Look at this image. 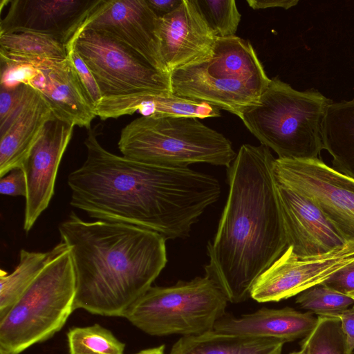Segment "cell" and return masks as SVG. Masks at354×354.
<instances>
[{"mask_svg":"<svg viewBox=\"0 0 354 354\" xmlns=\"http://www.w3.org/2000/svg\"><path fill=\"white\" fill-rule=\"evenodd\" d=\"M75 275V310L124 317L167 262L166 239L137 226L85 221L74 212L59 225Z\"/></svg>","mask_w":354,"mask_h":354,"instance_id":"obj_3","label":"cell"},{"mask_svg":"<svg viewBox=\"0 0 354 354\" xmlns=\"http://www.w3.org/2000/svg\"><path fill=\"white\" fill-rule=\"evenodd\" d=\"M88 129L86 160L68 176L71 205L100 221L185 238L221 194L214 176L189 167L146 164L113 154Z\"/></svg>","mask_w":354,"mask_h":354,"instance_id":"obj_1","label":"cell"},{"mask_svg":"<svg viewBox=\"0 0 354 354\" xmlns=\"http://www.w3.org/2000/svg\"><path fill=\"white\" fill-rule=\"evenodd\" d=\"M345 337L346 354H353L354 351V306L337 316Z\"/></svg>","mask_w":354,"mask_h":354,"instance_id":"obj_33","label":"cell"},{"mask_svg":"<svg viewBox=\"0 0 354 354\" xmlns=\"http://www.w3.org/2000/svg\"><path fill=\"white\" fill-rule=\"evenodd\" d=\"M217 37L236 36L241 15L234 0H197Z\"/></svg>","mask_w":354,"mask_h":354,"instance_id":"obj_28","label":"cell"},{"mask_svg":"<svg viewBox=\"0 0 354 354\" xmlns=\"http://www.w3.org/2000/svg\"><path fill=\"white\" fill-rule=\"evenodd\" d=\"M66 44L56 38L30 32L0 35L1 63H19L32 59L62 61L68 57Z\"/></svg>","mask_w":354,"mask_h":354,"instance_id":"obj_24","label":"cell"},{"mask_svg":"<svg viewBox=\"0 0 354 354\" xmlns=\"http://www.w3.org/2000/svg\"><path fill=\"white\" fill-rule=\"evenodd\" d=\"M0 35L30 32L49 35L68 46L101 0H6Z\"/></svg>","mask_w":354,"mask_h":354,"instance_id":"obj_13","label":"cell"},{"mask_svg":"<svg viewBox=\"0 0 354 354\" xmlns=\"http://www.w3.org/2000/svg\"><path fill=\"white\" fill-rule=\"evenodd\" d=\"M68 50V57L73 65L79 81L89 102L95 109V106L102 98L97 82L86 63L75 48L71 46Z\"/></svg>","mask_w":354,"mask_h":354,"instance_id":"obj_30","label":"cell"},{"mask_svg":"<svg viewBox=\"0 0 354 354\" xmlns=\"http://www.w3.org/2000/svg\"><path fill=\"white\" fill-rule=\"evenodd\" d=\"M322 283L346 295L353 293L354 263L337 271Z\"/></svg>","mask_w":354,"mask_h":354,"instance_id":"obj_32","label":"cell"},{"mask_svg":"<svg viewBox=\"0 0 354 354\" xmlns=\"http://www.w3.org/2000/svg\"><path fill=\"white\" fill-rule=\"evenodd\" d=\"M159 23L147 0H101L80 30L103 32L168 74L160 56Z\"/></svg>","mask_w":354,"mask_h":354,"instance_id":"obj_12","label":"cell"},{"mask_svg":"<svg viewBox=\"0 0 354 354\" xmlns=\"http://www.w3.org/2000/svg\"><path fill=\"white\" fill-rule=\"evenodd\" d=\"M134 354H165V345L145 349Z\"/></svg>","mask_w":354,"mask_h":354,"instance_id":"obj_36","label":"cell"},{"mask_svg":"<svg viewBox=\"0 0 354 354\" xmlns=\"http://www.w3.org/2000/svg\"><path fill=\"white\" fill-rule=\"evenodd\" d=\"M289 354H308L307 353V348L306 346L301 344V349L298 351H294L292 353H290Z\"/></svg>","mask_w":354,"mask_h":354,"instance_id":"obj_37","label":"cell"},{"mask_svg":"<svg viewBox=\"0 0 354 354\" xmlns=\"http://www.w3.org/2000/svg\"><path fill=\"white\" fill-rule=\"evenodd\" d=\"M270 149L243 145L227 168L229 193L217 232L207 245L205 275L228 302L250 297L256 279L288 247Z\"/></svg>","mask_w":354,"mask_h":354,"instance_id":"obj_2","label":"cell"},{"mask_svg":"<svg viewBox=\"0 0 354 354\" xmlns=\"http://www.w3.org/2000/svg\"><path fill=\"white\" fill-rule=\"evenodd\" d=\"M29 86L22 84L6 89L1 87L0 133L4 131L16 115L27 95Z\"/></svg>","mask_w":354,"mask_h":354,"instance_id":"obj_29","label":"cell"},{"mask_svg":"<svg viewBox=\"0 0 354 354\" xmlns=\"http://www.w3.org/2000/svg\"><path fill=\"white\" fill-rule=\"evenodd\" d=\"M183 0H147L154 13L162 17L176 9Z\"/></svg>","mask_w":354,"mask_h":354,"instance_id":"obj_35","label":"cell"},{"mask_svg":"<svg viewBox=\"0 0 354 354\" xmlns=\"http://www.w3.org/2000/svg\"><path fill=\"white\" fill-rule=\"evenodd\" d=\"M74 126L55 118L46 124L21 169L27 182L24 229L28 232L48 207L55 192L59 166Z\"/></svg>","mask_w":354,"mask_h":354,"instance_id":"obj_14","label":"cell"},{"mask_svg":"<svg viewBox=\"0 0 354 354\" xmlns=\"http://www.w3.org/2000/svg\"><path fill=\"white\" fill-rule=\"evenodd\" d=\"M249 6L254 10L270 8L288 9L298 3L297 0H247Z\"/></svg>","mask_w":354,"mask_h":354,"instance_id":"obj_34","label":"cell"},{"mask_svg":"<svg viewBox=\"0 0 354 354\" xmlns=\"http://www.w3.org/2000/svg\"><path fill=\"white\" fill-rule=\"evenodd\" d=\"M19 63L34 66L24 85L43 96L55 118L74 127L91 128L97 115L69 57L62 61L32 59Z\"/></svg>","mask_w":354,"mask_h":354,"instance_id":"obj_17","label":"cell"},{"mask_svg":"<svg viewBox=\"0 0 354 354\" xmlns=\"http://www.w3.org/2000/svg\"><path fill=\"white\" fill-rule=\"evenodd\" d=\"M348 295L351 296L354 299V292L351 293V294H350Z\"/></svg>","mask_w":354,"mask_h":354,"instance_id":"obj_39","label":"cell"},{"mask_svg":"<svg viewBox=\"0 0 354 354\" xmlns=\"http://www.w3.org/2000/svg\"><path fill=\"white\" fill-rule=\"evenodd\" d=\"M324 149L333 168L354 178V98L331 103L323 123Z\"/></svg>","mask_w":354,"mask_h":354,"instance_id":"obj_22","label":"cell"},{"mask_svg":"<svg viewBox=\"0 0 354 354\" xmlns=\"http://www.w3.org/2000/svg\"><path fill=\"white\" fill-rule=\"evenodd\" d=\"M138 112L146 117H189L203 119L221 116L220 109L206 102L177 96L172 93H143L102 97L95 106L101 120L118 118Z\"/></svg>","mask_w":354,"mask_h":354,"instance_id":"obj_20","label":"cell"},{"mask_svg":"<svg viewBox=\"0 0 354 354\" xmlns=\"http://www.w3.org/2000/svg\"><path fill=\"white\" fill-rule=\"evenodd\" d=\"M277 182L309 198L326 215L347 243H354V178L320 158H276Z\"/></svg>","mask_w":354,"mask_h":354,"instance_id":"obj_10","label":"cell"},{"mask_svg":"<svg viewBox=\"0 0 354 354\" xmlns=\"http://www.w3.org/2000/svg\"><path fill=\"white\" fill-rule=\"evenodd\" d=\"M354 263V243L329 253L301 257L288 246L282 255L254 281L250 297L259 303L280 301L321 284L334 273Z\"/></svg>","mask_w":354,"mask_h":354,"instance_id":"obj_11","label":"cell"},{"mask_svg":"<svg viewBox=\"0 0 354 354\" xmlns=\"http://www.w3.org/2000/svg\"><path fill=\"white\" fill-rule=\"evenodd\" d=\"M70 354H124L125 344L100 324L74 327L67 333Z\"/></svg>","mask_w":354,"mask_h":354,"instance_id":"obj_25","label":"cell"},{"mask_svg":"<svg viewBox=\"0 0 354 354\" xmlns=\"http://www.w3.org/2000/svg\"><path fill=\"white\" fill-rule=\"evenodd\" d=\"M118 148L138 162L170 167H230L236 153L222 133L189 117L138 118L121 131Z\"/></svg>","mask_w":354,"mask_h":354,"instance_id":"obj_6","label":"cell"},{"mask_svg":"<svg viewBox=\"0 0 354 354\" xmlns=\"http://www.w3.org/2000/svg\"><path fill=\"white\" fill-rule=\"evenodd\" d=\"M302 309L317 316L337 317L354 304V299L324 283L313 286L299 294L295 300Z\"/></svg>","mask_w":354,"mask_h":354,"instance_id":"obj_26","label":"cell"},{"mask_svg":"<svg viewBox=\"0 0 354 354\" xmlns=\"http://www.w3.org/2000/svg\"><path fill=\"white\" fill-rule=\"evenodd\" d=\"M75 292L68 248L47 264L0 318V351L19 354L52 337L75 310Z\"/></svg>","mask_w":354,"mask_h":354,"instance_id":"obj_7","label":"cell"},{"mask_svg":"<svg viewBox=\"0 0 354 354\" xmlns=\"http://www.w3.org/2000/svg\"><path fill=\"white\" fill-rule=\"evenodd\" d=\"M72 46L84 61L102 97L143 93H172L170 75L164 73L138 53L110 35L82 29Z\"/></svg>","mask_w":354,"mask_h":354,"instance_id":"obj_9","label":"cell"},{"mask_svg":"<svg viewBox=\"0 0 354 354\" xmlns=\"http://www.w3.org/2000/svg\"><path fill=\"white\" fill-rule=\"evenodd\" d=\"M160 56L166 72H172L209 57L217 37L197 0H183L160 17Z\"/></svg>","mask_w":354,"mask_h":354,"instance_id":"obj_15","label":"cell"},{"mask_svg":"<svg viewBox=\"0 0 354 354\" xmlns=\"http://www.w3.org/2000/svg\"><path fill=\"white\" fill-rule=\"evenodd\" d=\"M227 302L215 281L205 275L171 286H151L123 317L150 335H195L214 329Z\"/></svg>","mask_w":354,"mask_h":354,"instance_id":"obj_8","label":"cell"},{"mask_svg":"<svg viewBox=\"0 0 354 354\" xmlns=\"http://www.w3.org/2000/svg\"><path fill=\"white\" fill-rule=\"evenodd\" d=\"M0 354H7V353H3L2 351H0Z\"/></svg>","mask_w":354,"mask_h":354,"instance_id":"obj_40","label":"cell"},{"mask_svg":"<svg viewBox=\"0 0 354 354\" xmlns=\"http://www.w3.org/2000/svg\"><path fill=\"white\" fill-rule=\"evenodd\" d=\"M317 322L301 344L308 354H346L345 337L337 317L317 316Z\"/></svg>","mask_w":354,"mask_h":354,"instance_id":"obj_27","label":"cell"},{"mask_svg":"<svg viewBox=\"0 0 354 354\" xmlns=\"http://www.w3.org/2000/svg\"><path fill=\"white\" fill-rule=\"evenodd\" d=\"M331 103L317 91H299L275 77L241 120L277 158L315 159L324 149L323 123Z\"/></svg>","mask_w":354,"mask_h":354,"instance_id":"obj_5","label":"cell"},{"mask_svg":"<svg viewBox=\"0 0 354 354\" xmlns=\"http://www.w3.org/2000/svg\"><path fill=\"white\" fill-rule=\"evenodd\" d=\"M288 245L301 257L329 253L347 244L323 212L309 198L275 180Z\"/></svg>","mask_w":354,"mask_h":354,"instance_id":"obj_16","label":"cell"},{"mask_svg":"<svg viewBox=\"0 0 354 354\" xmlns=\"http://www.w3.org/2000/svg\"><path fill=\"white\" fill-rule=\"evenodd\" d=\"M284 344L274 339L239 336L213 329L182 336L169 354H271Z\"/></svg>","mask_w":354,"mask_h":354,"instance_id":"obj_21","label":"cell"},{"mask_svg":"<svg viewBox=\"0 0 354 354\" xmlns=\"http://www.w3.org/2000/svg\"><path fill=\"white\" fill-rule=\"evenodd\" d=\"M283 346H281L279 347L277 349H276L274 352H272L271 354H281Z\"/></svg>","mask_w":354,"mask_h":354,"instance_id":"obj_38","label":"cell"},{"mask_svg":"<svg viewBox=\"0 0 354 354\" xmlns=\"http://www.w3.org/2000/svg\"><path fill=\"white\" fill-rule=\"evenodd\" d=\"M54 118L52 109L43 96L29 86L20 109L6 129L1 133V178L14 169L22 167L46 124Z\"/></svg>","mask_w":354,"mask_h":354,"instance_id":"obj_19","label":"cell"},{"mask_svg":"<svg viewBox=\"0 0 354 354\" xmlns=\"http://www.w3.org/2000/svg\"><path fill=\"white\" fill-rule=\"evenodd\" d=\"M0 193L12 196H24L27 195V182L26 174L21 168L14 169L1 178Z\"/></svg>","mask_w":354,"mask_h":354,"instance_id":"obj_31","label":"cell"},{"mask_svg":"<svg viewBox=\"0 0 354 354\" xmlns=\"http://www.w3.org/2000/svg\"><path fill=\"white\" fill-rule=\"evenodd\" d=\"M68 248L61 241L48 252H30L22 249L19 261L10 274L0 271V318L2 317L38 276L47 264Z\"/></svg>","mask_w":354,"mask_h":354,"instance_id":"obj_23","label":"cell"},{"mask_svg":"<svg viewBox=\"0 0 354 354\" xmlns=\"http://www.w3.org/2000/svg\"><path fill=\"white\" fill-rule=\"evenodd\" d=\"M317 317L310 312L301 313L292 308H262L239 317L225 313L217 320L214 330L255 338H270L292 342L305 337L315 326Z\"/></svg>","mask_w":354,"mask_h":354,"instance_id":"obj_18","label":"cell"},{"mask_svg":"<svg viewBox=\"0 0 354 354\" xmlns=\"http://www.w3.org/2000/svg\"><path fill=\"white\" fill-rule=\"evenodd\" d=\"M270 80L252 44L237 36L217 37L209 58L170 74L173 94L240 118L259 102Z\"/></svg>","mask_w":354,"mask_h":354,"instance_id":"obj_4","label":"cell"}]
</instances>
